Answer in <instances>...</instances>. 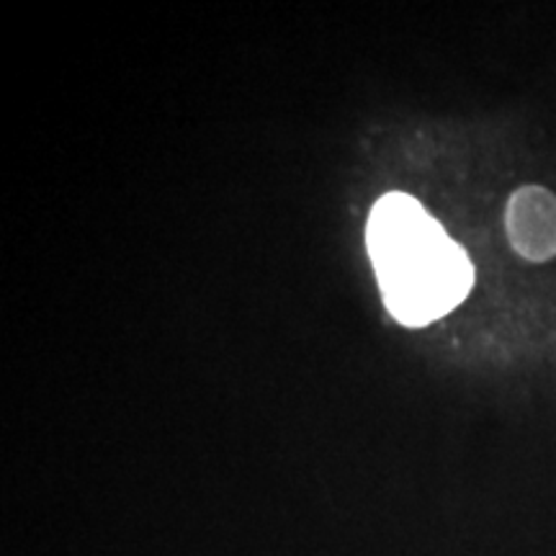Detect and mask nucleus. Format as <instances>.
Returning a JSON list of instances; mask_svg holds the SVG:
<instances>
[{
	"instance_id": "f257e3e1",
	"label": "nucleus",
	"mask_w": 556,
	"mask_h": 556,
	"mask_svg": "<svg viewBox=\"0 0 556 556\" xmlns=\"http://www.w3.org/2000/svg\"><path fill=\"white\" fill-rule=\"evenodd\" d=\"M387 309L407 328H422L467 299L475 266L462 245L407 193H387L366 227Z\"/></svg>"
},
{
	"instance_id": "f03ea898",
	"label": "nucleus",
	"mask_w": 556,
	"mask_h": 556,
	"mask_svg": "<svg viewBox=\"0 0 556 556\" xmlns=\"http://www.w3.org/2000/svg\"><path fill=\"white\" fill-rule=\"evenodd\" d=\"M507 240L520 258L546 263L556 255V197L544 186L513 191L505 206Z\"/></svg>"
}]
</instances>
